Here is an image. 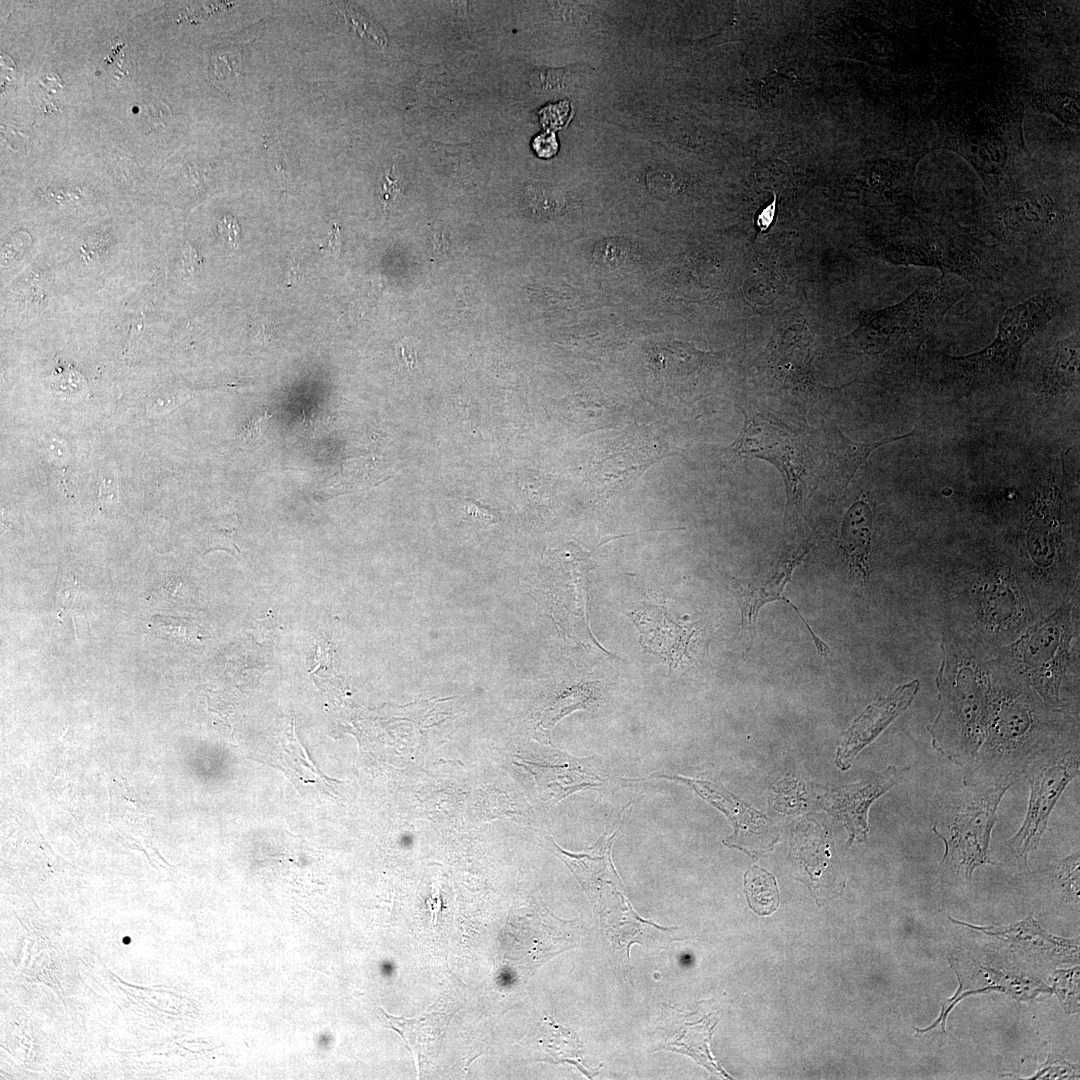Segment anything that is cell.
<instances>
[{
    "label": "cell",
    "mask_w": 1080,
    "mask_h": 1080,
    "mask_svg": "<svg viewBox=\"0 0 1080 1080\" xmlns=\"http://www.w3.org/2000/svg\"><path fill=\"white\" fill-rule=\"evenodd\" d=\"M937 685L939 711L928 726L932 746L966 769L987 736L993 701L989 677L972 663L951 666L947 659L939 670Z\"/></svg>",
    "instance_id": "6da1fadb"
},
{
    "label": "cell",
    "mask_w": 1080,
    "mask_h": 1080,
    "mask_svg": "<svg viewBox=\"0 0 1080 1080\" xmlns=\"http://www.w3.org/2000/svg\"><path fill=\"white\" fill-rule=\"evenodd\" d=\"M1053 744L1025 693L1002 690L996 695L993 692L987 736L972 764L964 769V783L1015 782Z\"/></svg>",
    "instance_id": "7a4b0ae2"
},
{
    "label": "cell",
    "mask_w": 1080,
    "mask_h": 1080,
    "mask_svg": "<svg viewBox=\"0 0 1080 1080\" xmlns=\"http://www.w3.org/2000/svg\"><path fill=\"white\" fill-rule=\"evenodd\" d=\"M1069 305L1065 295L1049 288L1010 306L988 346L968 355L944 356L946 372L970 388L1011 379L1025 344Z\"/></svg>",
    "instance_id": "3957f363"
},
{
    "label": "cell",
    "mask_w": 1080,
    "mask_h": 1080,
    "mask_svg": "<svg viewBox=\"0 0 1080 1080\" xmlns=\"http://www.w3.org/2000/svg\"><path fill=\"white\" fill-rule=\"evenodd\" d=\"M1013 783L983 781L943 799L932 826L945 845L939 866L970 881L975 868L994 864L989 856L991 832L1002 797Z\"/></svg>",
    "instance_id": "277c9868"
},
{
    "label": "cell",
    "mask_w": 1080,
    "mask_h": 1080,
    "mask_svg": "<svg viewBox=\"0 0 1080 1080\" xmlns=\"http://www.w3.org/2000/svg\"><path fill=\"white\" fill-rule=\"evenodd\" d=\"M883 254L894 263L936 269L968 285H991L1004 275L992 245L957 231L924 230L887 245Z\"/></svg>",
    "instance_id": "5b68a950"
},
{
    "label": "cell",
    "mask_w": 1080,
    "mask_h": 1080,
    "mask_svg": "<svg viewBox=\"0 0 1080 1080\" xmlns=\"http://www.w3.org/2000/svg\"><path fill=\"white\" fill-rule=\"evenodd\" d=\"M1079 764L1078 750L1053 747L1027 768L1030 785L1027 812L1021 827L1008 841L1012 854L1025 866L1029 853L1038 848L1058 799L1078 777Z\"/></svg>",
    "instance_id": "8992f818"
},
{
    "label": "cell",
    "mask_w": 1080,
    "mask_h": 1080,
    "mask_svg": "<svg viewBox=\"0 0 1080 1080\" xmlns=\"http://www.w3.org/2000/svg\"><path fill=\"white\" fill-rule=\"evenodd\" d=\"M1069 619L1068 609L1058 610L1031 627L1013 648L1023 676L1051 708L1060 704L1071 639Z\"/></svg>",
    "instance_id": "52a82bcc"
},
{
    "label": "cell",
    "mask_w": 1080,
    "mask_h": 1080,
    "mask_svg": "<svg viewBox=\"0 0 1080 1080\" xmlns=\"http://www.w3.org/2000/svg\"><path fill=\"white\" fill-rule=\"evenodd\" d=\"M745 421L730 452L739 457H756L774 464L785 478L788 503L797 505L802 465L793 432L779 421L760 413H744Z\"/></svg>",
    "instance_id": "ba28073f"
},
{
    "label": "cell",
    "mask_w": 1080,
    "mask_h": 1080,
    "mask_svg": "<svg viewBox=\"0 0 1080 1080\" xmlns=\"http://www.w3.org/2000/svg\"><path fill=\"white\" fill-rule=\"evenodd\" d=\"M808 551L809 548L787 552L779 560L775 571L767 577L743 580L726 575L727 584L741 609V631L747 649L754 645L759 610L769 602L783 601L796 611L810 631L819 654L825 657L830 653L829 646L814 633L798 608L784 595V588L790 581L794 569L801 564Z\"/></svg>",
    "instance_id": "9c48e42d"
},
{
    "label": "cell",
    "mask_w": 1080,
    "mask_h": 1080,
    "mask_svg": "<svg viewBox=\"0 0 1080 1080\" xmlns=\"http://www.w3.org/2000/svg\"><path fill=\"white\" fill-rule=\"evenodd\" d=\"M665 456L663 445L652 434L643 431L630 435L595 461L591 478L597 495L609 498L624 492Z\"/></svg>",
    "instance_id": "30bf717a"
},
{
    "label": "cell",
    "mask_w": 1080,
    "mask_h": 1080,
    "mask_svg": "<svg viewBox=\"0 0 1080 1080\" xmlns=\"http://www.w3.org/2000/svg\"><path fill=\"white\" fill-rule=\"evenodd\" d=\"M918 680L897 687L893 693L869 705L853 722L838 747L836 765L846 770L852 760L870 744L916 697Z\"/></svg>",
    "instance_id": "8fae6325"
},
{
    "label": "cell",
    "mask_w": 1080,
    "mask_h": 1080,
    "mask_svg": "<svg viewBox=\"0 0 1080 1080\" xmlns=\"http://www.w3.org/2000/svg\"><path fill=\"white\" fill-rule=\"evenodd\" d=\"M638 627L642 646L672 668L690 659L696 630L671 620L663 607L646 605L626 613Z\"/></svg>",
    "instance_id": "7c38bea8"
},
{
    "label": "cell",
    "mask_w": 1080,
    "mask_h": 1080,
    "mask_svg": "<svg viewBox=\"0 0 1080 1080\" xmlns=\"http://www.w3.org/2000/svg\"><path fill=\"white\" fill-rule=\"evenodd\" d=\"M901 771L893 766L857 784L845 787L832 795L833 811L843 821L849 832V843L864 841L869 833L868 810L870 805L899 780Z\"/></svg>",
    "instance_id": "4fadbf2b"
},
{
    "label": "cell",
    "mask_w": 1080,
    "mask_h": 1080,
    "mask_svg": "<svg viewBox=\"0 0 1080 1080\" xmlns=\"http://www.w3.org/2000/svg\"><path fill=\"white\" fill-rule=\"evenodd\" d=\"M823 434L828 454L833 494L840 496L844 494L856 471L866 463L872 451L885 444L910 437L915 432L885 438L878 442L859 443L847 438L836 426L835 422L831 421L824 424Z\"/></svg>",
    "instance_id": "5bb4252c"
},
{
    "label": "cell",
    "mask_w": 1080,
    "mask_h": 1080,
    "mask_svg": "<svg viewBox=\"0 0 1080 1080\" xmlns=\"http://www.w3.org/2000/svg\"><path fill=\"white\" fill-rule=\"evenodd\" d=\"M873 531V513L866 501H856L845 514L840 546L848 561L851 575L865 583L869 575V554Z\"/></svg>",
    "instance_id": "9a60e30c"
},
{
    "label": "cell",
    "mask_w": 1080,
    "mask_h": 1080,
    "mask_svg": "<svg viewBox=\"0 0 1080 1080\" xmlns=\"http://www.w3.org/2000/svg\"><path fill=\"white\" fill-rule=\"evenodd\" d=\"M380 1010L385 1016L386 1026L404 1039L420 1070L423 1063L438 1049L451 1015L433 1012L405 1018L388 1014L382 1007Z\"/></svg>",
    "instance_id": "2e32d148"
},
{
    "label": "cell",
    "mask_w": 1080,
    "mask_h": 1080,
    "mask_svg": "<svg viewBox=\"0 0 1080 1080\" xmlns=\"http://www.w3.org/2000/svg\"><path fill=\"white\" fill-rule=\"evenodd\" d=\"M621 825L611 834L604 833L596 844L582 853H570L553 840L555 853L570 867L587 892H593L605 880L618 879L610 860V849Z\"/></svg>",
    "instance_id": "e0dca14e"
},
{
    "label": "cell",
    "mask_w": 1080,
    "mask_h": 1080,
    "mask_svg": "<svg viewBox=\"0 0 1080 1080\" xmlns=\"http://www.w3.org/2000/svg\"><path fill=\"white\" fill-rule=\"evenodd\" d=\"M583 762L584 759L579 761L565 756L564 763L559 765L547 766L532 762H526V764L529 765L542 792H549L550 796L560 800L575 791L602 784V780L593 772L588 771Z\"/></svg>",
    "instance_id": "ac0fdd59"
},
{
    "label": "cell",
    "mask_w": 1080,
    "mask_h": 1080,
    "mask_svg": "<svg viewBox=\"0 0 1080 1080\" xmlns=\"http://www.w3.org/2000/svg\"><path fill=\"white\" fill-rule=\"evenodd\" d=\"M1079 330L1056 342L1045 354L1041 384L1050 392L1065 391L1078 385Z\"/></svg>",
    "instance_id": "d6986e66"
},
{
    "label": "cell",
    "mask_w": 1080,
    "mask_h": 1080,
    "mask_svg": "<svg viewBox=\"0 0 1080 1080\" xmlns=\"http://www.w3.org/2000/svg\"><path fill=\"white\" fill-rule=\"evenodd\" d=\"M673 779H677L691 785V787L701 797H703L712 805L723 811L733 822V825L735 827V838L744 835L745 831L747 832L749 829L751 831L752 829L755 831L756 829L764 827L766 825L763 815L759 814L756 811H753L747 805L737 800L723 787H718L717 785L707 781L693 780L680 776L674 777Z\"/></svg>",
    "instance_id": "ffe728a7"
},
{
    "label": "cell",
    "mask_w": 1080,
    "mask_h": 1080,
    "mask_svg": "<svg viewBox=\"0 0 1080 1080\" xmlns=\"http://www.w3.org/2000/svg\"><path fill=\"white\" fill-rule=\"evenodd\" d=\"M983 584L980 600L987 622L1003 625L1021 615V597L1012 581L1001 577Z\"/></svg>",
    "instance_id": "44dd1931"
},
{
    "label": "cell",
    "mask_w": 1080,
    "mask_h": 1080,
    "mask_svg": "<svg viewBox=\"0 0 1080 1080\" xmlns=\"http://www.w3.org/2000/svg\"><path fill=\"white\" fill-rule=\"evenodd\" d=\"M614 406L602 399L583 396L572 403L565 418L575 425L582 434L615 426L619 417Z\"/></svg>",
    "instance_id": "7402d4cb"
},
{
    "label": "cell",
    "mask_w": 1080,
    "mask_h": 1080,
    "mask_svg": "<svg viewBox=\"0 0 1080 1080\" xmlns=\"http://www.w3.org/2000/svg\"><path fill=\"white\" fill-rule=\"evenodd\" d=\"M744 891L750 908L761 916L772 914L779 905V892L775 877L759 866L745 872Z\"/></svg>",
    "instance_id": "603a6c76"
},
{
    "label": "cell",
    "mask_w": 1080,
    "mask_h": 1080,
    "mask_svg": "<svg viewBox=\"0 0 1080 1080\" xmlns=\"http://www.w3.org/2000/svg\"><path fill=\"white\" fill-rule=\"evenodd\" d=\"M596 692L595 683H585L570 688L552 707L545 711L542 716V725L551 727L566 713L586 708L595 700Z\"/></svg>",
    "instance_id": "cb8c5ba5"
},
{
    "label": "cell",
    "mask_w": 1080,
    "mask_h": 1080,
    "mask_svg": "<svg viewBox=\"0 0 1080 1080\" xmlns=\"http://www.w3.org/2000/svg\"><path fill=\"white\" fill-rule=\"evenodd\" d=\"M238 531V525L228 528L212 529L207 536L206 552L213 550H224L231 555L237 557L240 554V549L236 544V534Z\"/></svg>",
    "instance_id": "d4e9b609"
},
{
    "label": "cell",
    "mask_w": 1080,
    "mask_h": 1080,
    "mask_svg": "<svg viewBox=\"0 0 1080 1080\" xmlns=\"http://www.w3.org/2000/svg\"><path fill=\"white\" fill-rule=\"evenodd\" d=\"M626 248L621 240L607 239L596 246L595 257L606 264L617 265L626 258Z\"/></svg>",
    "instance_id": "484cf974"
},
{
    "label": "cell",
    "mask_w": 1080,
    "mask_h": 1080,
    "mask_svg": "<svg viewBox=\"0 0 1080 1080\" xmlns=\"http://www.w3.org/2000/svg\"><path fill=\"white\" fill-rule=\"evenodd\" d=\"M568 114L569 104L567 102H560L542 109L540 112V120L543 127L549 130H555L565 124Z\"/></svg>",
    "instance_id": "4316f807"
},
{
    "label": "cell",
    "mask_w": 1080,
    "mask_h": 1080,
    "mask_svg": "<svg viewBox=\"0 0 1080 1080\" xmlns=\"http://www.w3.org/2000/svg\"><path fill=\"white\" fill-rule=\"evenodd\" d=\"M271 414L266 410H261L251 415L242 425L240 435L243 440H252L258 437L263 430Z\"/></svg>",
    "instance_id": "83f0119b"
},
{
    "label": "cell",
    "mask_w": 1080,
    "mask_h": 1080,
    "mask_svg": "<svg viewBox=\"0 0 1080 1080\" xmlns=\"http://www.w3.org/2000/svg\"><path fill=\"white\" fill-rule=\"evenodd\" d=\"M465 517L480 525H490L496 521V514L482 507L473 500H464Z\"/></svg>",
    "instance_id": "f1b7e54d"
},
{
    "label": "cell",
    "mask_w": 1080,
    "mask_h": 1080,
    "mask_svg": "<svg viewBox=\"0 0 1080 1080\" xmlns=\"http://www.w3.org/2000/svg\"><path fill=\"white\" fill-rule=\"evenodd\" d=\"M99 501L104 511L113 512L117 509L118 492L117 483L110 478L103 477L100 483Z\"/></svg>",
    "instance_id": "f546056e"
},
{
    "label": "cell",
    "mask_w": 1080,
    "mask_h": 1080,
    "mask_svg": "<svg viewBox=\"0 0 1080 1080\" xmlns=\"http://www.w3.org/2000/svg\"><path fill=\"white\" fill-rule=\"evenodd\" d=\"M532 147L539 157L549 158L558 151V142L553 131H547L534 138Z\"/></svg>",
    "instance_id": "4dcf8cb0"
},
{
    "label": "cell",
    "mask_w": 1080,
    "mask_h": 1080,
    "mask_svg": "<svg viewBox=\"0 0 1080 1080\" xmlns=\"http://www.w3.org/2000/svg\"><path fill=\"white\" fill-rule=\"evenodd\" d=\"M218 231L221 237L231 246L235 247L240 239V226L231 215H223L218 221Z\"/></svg>",
    "instance_id": "1f68e13d"
},
{
    "label": "cell",
    "mask_w": 1080,
    "mask_h": 1080,
    "mask_svg": "<svg viewBox=\"0 0 1080 1080\" xmlns=\"http://www.w3.org/2000/svg\"><path fill=\"white\" fill-rule=\"evenodd\" d=\"M380 198L384 206L390 205V203L397 198L400 193L398 183L392 178L391 174L387 171L385 173L384 182L381 185Z\"/></svg>",
    "instance_id": "d6a6232c"
},
{
    "label": "cell",
    "mask_w": 1080,
    "mask_h": 1080,
    "mask_svg": "<svg viewBox=\"0 0 1080 1080\" xmlns=\"http://www.w3.org/2000/svg\"><path fill=\"white\" fill-rule=\"evenodd\" d=\"M77 587L78 584L75 579L72 581L69 578H64L57 598L59 607H61V609L69 607V605L73 602L77 593Z\"/></svg>",
    "instance_id": "836d02e7"
},
{
    "label": "cell",
    "mask_w": 1080,
    "mask_h": 1080,
    "mask_svg": "<svg viewBox=\"0 0 1080 1080\" xmlns=\"http://www.w3.org/2000/svg\"><path fill=\"white\" fill-rule=\"evenodd\" d=\"M399 349L398 360L407 370H413L416 365V353L413 348L407 344H401Z\"/></svg>",
    "instance_id": "e575fe53"
},
{
    "label": "cell",
    "mask_w": 1080,
    "mask_h": 1080,
    "mask_svg": "<svg viewBox=\"0 0 1080 1080\" xmlns=\"http://www.w3.org/2000/svg\"><path fill=\"white\" fill-rule=\"evenodd\" d=\"M328 246L331 249V252L335 255H337L341 249L339 227L336 224L331 230V236L329 238Z\"/></svg>",
    "instance_id": "d590c367"
},
{
    "label": "cell",
    "mask_w": 1080,
    "mask_h": 1080,
    "mask_svg": "<svg viewBox=\"0 0 1080 1080\" xmlns=\"http://www.w3.org/2000/svg\"><path fill=\"white\" fill-rule=\"evenodd\" d=\"M184 260H185L184 264L188 268H190V270H191V268L195 267L198 264V262L200 261L197 252L192 250L191 248H188L187 251L185 252Z\"/></svg>",
    "instance_id": "8d00e7d4"
},
{
    "label": "cell",
    "mask_w": 1080,
    "mask_h": 1080,
    "mask_svg": "<svg viewBox=\"0 0 1080 1080\" xmlns=\"http://www.w3.org/2000/svg\"><path fill=\"white\" fill-rule=\"evenodd\" d=\"M773 212H774V202H773L772 205L767 207L763 211V213L760 215L759 219L762 222V225H765V226L769 225V223L771 222L772 217H773Z\"/></svg>",
    "instance_id": "74e56055"
}]
</instances>
